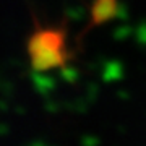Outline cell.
Wrapping results in <instances>:
<instances>
[{
    "label": "cell",
    "mask_w": 146,
    "mask_h": 146,
    "mask_svg": "<svg viewBox=\"0 0 146 146\" xmlns=\"http://www.w3.org/2000/svg\"><path fill=\"white\" fill-rule=\"evenodd\" d=\"M117 15H119V0H93L88 26L84 28L81 36H86L91 29L109 23Z\"/></svg>",
    "instance_id": "obj_2"
},
{
    "label": "cell",
    "mask_w": 146,
    "mask_h": 146,
    "mask_svg": "<svg viewBox=\"0 0 146 146\" xmlns=\"http://www.w3.org/2000/svg\"><path fill=\"white\" fill-rule=\"evenodd\" d=\"M26 52L34 72L44 73L63 68L70 60L67 49V33L63 28L36 26L28 37Z\"/></svg>",
    "instance_id": "obj_1"
}]
</instances>
